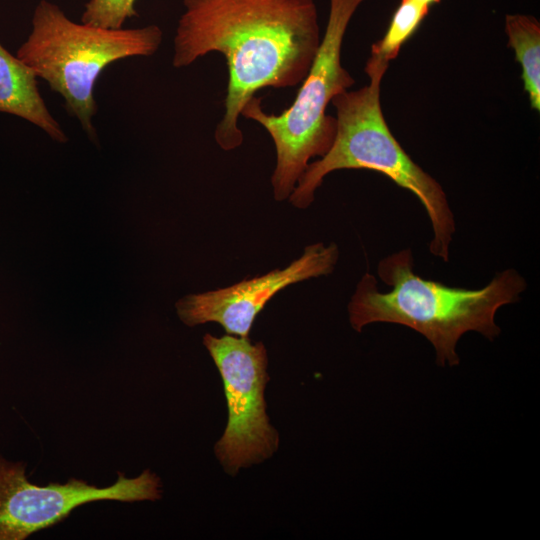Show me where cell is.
<instances>
[{
	"mask_svg": "<svg viewBox=\"0 0 540 540\" xmlns=\"http://www.w3.org/2000/svg\"><path fill=\"white\" fill-rule=\"evenodd\" d=\"M172 65L184 68L218 52L228 83L214 137L225 151L238 148L246 102L263 88H289L307 76L321 43L313 0H183Z\"/></svg>",
	"mask_w": 540,
	"mask_h": 540,
	"instance_id": "1",
	"label": "cell"
},
{
	"mask_svg": "<svg viewBox=\"0 0 540 540\" xmlns=\"http://www.w3.org/2000/svg\"><path fill=\"white\" fill-rule=\"evenodd\" d=\"M411 249L380 260L379 278L391 290L381 292L376 277L366 272L348 304L349 322L361 332L372 323H394L423 335L434 347L438 365L459 364L456 347L462 335L475 331L493 340L500 334L497 311L520 300L527 282L512 268L497 273L483 288L466 289L427 280L413 270Z\"/></svg>",
	"mask_w": 540,
	"mask_h": 540,
	"instance_id": "2",
	"label": "cell"
},
{
	"mask_svg": "<svg viewBox=\"0 0 540 540\" xmlns=\"http://www.w3.org/2000/svg\"><path fill=\"white\" fill-rule=\"evenodd\" d=\"M388 66L369 57L365 66L369 83L332 99L336 110L333 144L324 156L308 164L288 199L296 208H307L325 176L336 170L368 169L381 173L419 199L433 231L429 251L448 262L456 230L454 215L440 183L411 159L385 121L380 86Z\"/></svg>",
	"mask_w": 540,
	"mask_h": 540,
	"instance_id": "3",
	"label": "cell"
},
{
	"mask_svg": "<svg viewBox=\"0 0 540 540\" xmlns=\"http://www.w3.org/2000/svg\"><path fill=\"white\" fill-rule=\"evenodd\" d=\"M162 38L157 25L107 29L75 23L56 4L41 0L32 17V31L16 56L63 97L67 112L95 139L97 79L113 62L155 54Z\"/></svg>",
	"mask_w": 540,
	"mask_h": 540,
	"instance_id": "4",
	"label": "cell"
},
{
	"mask_svg": "<svg viewBox=\"0 0 540 540\" xmlns=\"http://www.w3.org/2000/svg\"><path fill=\"white\" fill-rule=\"evenodd\" d=\"M363 1L330 0L325 34L291 106L281 114H270L253 96L241 110V116L264 127L275 145L271 184L277 201L290 197L310 159L324 156L333 144L336 119L326 110L336 95L355 82L341 64V49L347 26Z\"/></svg>",
	"mask_w": 540,
	"mask_h": 540,
	"instance_id": "5",
	"label": "cell"
},
{
	"mask_svg": "<svg viewBox=\"0 0 540 540\" xmlns=\"http://www.w3.org/2000/svg\"><path fill=\"white\" fill-rule=\"evenodd\" d=\"M203 344L221 375L228 408V421L214 452L224 470L235 475L241 468L271 457L279 435L266 413L265 387L268 357L262 342L249 337L209 333Z\"/></svg>",
	"mask_w": 540,
	"mask_h": 540,
	"instance_id": "6",
	"label": "cell"
},
{
	"mask_svg": "<svg viewBox=\"0 0 540 540\" xmlns=\"http://www.w3.org/2000/svg\"><path fill=\"white\" fill-rule=\"evenodd\" d=\"M26 464L0 457V540H23L67 518L73 509L97 500L134 502L161 498L162 484L150 470L136 478L118 472L117 481L98 488L80 479L65 484L30 483Z\"/></svg>",
	"mask_w": 540,
	"mask_h": 540,
	"instance_id": "7",
	"label": "cell"
},
{
	"mask_svg": "<svg viewBox=\"0 0 540 540\" xmlns=\"http://www.w3.org/2000/svg\"><path fill=\"white\" fill-rule=\"evenodd\" d=\"M338 258L335 243L308 245L298 259L283 269L183 297L175 305L177 314L190 327L216 322L227 334L248 337L256 316L271 298L292 284L332 273Z\"/></svg>",
	"mask_w": 540,
	"mask_h": 540,
	"instance_id": "8",
	"label": "cell"
},
{
	"mask_svg": "<svg viewBox=\"0 0 540 540\" xmlns=\"http://www.w3.org/2000/svg\"><path fill=\"white\" fill-rule=\"evenodd\" d=\"M37 78L30 67L0 43V112L21 117L53 140L65 143L68 138L49 112L38 89Z\"/></svg>",
	"mask_w": 540,
	"mask_h": 540,
	"instance_id": "9",
	"label": "cell"
},
{
	"mask_svg": "<svg viewBox=\"0 0 540 540\" xmlns=\"http://www.w3.org/2000/svg\"><path fill=\"white\" fill-rule=\"evenodd\" d=\"M508 45L522 68V80L531 107L540 111V24L532 16L507 15Z\"/></svg>",
	"mask_w": 540,
	"mask_h": 540,
	"instance_id": "10",
	"label": "cell"
},
{
	"mask_svg": "<svg viewBox=\"0 0 540 540\" xmlns=\"http://www.w3.org/2000/svg\"><path fill=\"white\" fill-rule=\"evenodd\" d=\"M429 10L416 0H401L384 37L372 45L370 57L389 65L403 44L418 30Z\"/></svg>",
	"mask_w": 540,
	"mask_h": 540,
	"instance_id": "11",
	"label": "cell"
},
{
	"mask_svg": "<svg viewBox=\"0 0 540 540\" xmlns=\"http://www.w3.org/2000/svg\"><path fill=\"white\" fill-rule=\"evenodd\" d=\"M136 0H89L81 22L107 29H121L127 19L137 16Z\"/></svg>",
	"mask_w": 540,
	"mask_h": 540,
	"instance_id": "12",
	"label": "cell"
},
{
	"mask_svg": "<svg viewBox=\"0 0 540 540\" xmlns=\"http://www.w3.org/2000/svg\"><path fill=\"white\" fill-rule=\"evenodd\" d=\"M416 1L428 8H431L433 5L440 3L441 0H416Z\"/></svg>",
	"mask_w": 540,
	"mask_h": 540,
	"instance_id": "13",
	"label": "cell"
}]
</instances>
